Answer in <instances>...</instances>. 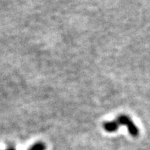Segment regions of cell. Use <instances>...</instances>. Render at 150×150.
Returning <instances> with one entry per match:
<instances>
[{
    "label": "cell",
    "instance_id": "obj_3",
    "mask_svg": "<svg viewBox=\"0 0 150 150\" xmlns=\"http://www.w3.org/2000/svg\"><path fill=\"white\" fill-rule=\"evenodd\" d=\"M46 149V146L43 142H38L35 143L34 145L31 146L29 148V150H45Z\"/></svg>",
    "mask_w": 150,
    "mask_h": 150
},
{
    "label": "cell",
    "instance_id": "obj_4",
    "mask_svg": "<svg viewBox=\"0 0 150 150\" xmlns=\"http://www.w3.org/2000/svg\"><path fill=\"white\" fill-rule=\"evenodd\" d=\"M6 150H16L15 149H13V148H9V149H7Z\"/></svg>",
    "mask_w": 150,
    "mask_h": 150
},
{
    "label": "cell",
    "instance_id": "obj_2",
    "mask_svg": "<svg viewBox=\"0 0 150 150\" xmlns=\"http://www.w3.org/2000/svg\"><path fill=\"white\" fill-rule=\"evenodd\" d=\"M103 127H104V130L107 132H114V131H117L118 127L117 123L116 122L115 120L111 121V122H105L103 125Z\"/></svg>",
    "mask_w": 150,
    "mask_h": 150
},
{
    "label": "cell",
    "instance_id": "obj_1",
    "mask_svg": "<svg viewBox=\"0 0 150 150\" xmlns=\"http://www.w3.org/2000/svg\"><path fill=\"white\" fill-rule=\"evenodd\" d=\"M115 121L117 123L118 126H120V125H125V126H127L129 134L132 136L136 137L139 134L138 129L137 128L134 122L131 120V118L128 117V116L125 115H120Z\"/></svg>",
    "mask_w": 150,
    "mask_h": 150
}]
</instances>
